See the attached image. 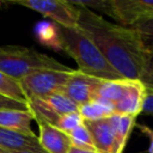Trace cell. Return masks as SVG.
Segmentation results:
<instances>
[{
  "instance_id": "cell-1",
  "label": "cell",
  "mask_w": 153,
  "mask_h": 153,
  "mask_svg": "<svg viewBox=\"0 0 153 153\" xmlns=\"http://www.w3.org/2000/svg\"><path fill=\"white\" fill-rule=\"evenodd\" d=\"M78 7V26L94 42L111 67L122 79L141 80L152 57L142 36L133 27L110 23L97 12Z\"/></svg>"
},
{
  "instance_id": "cell-2",
  "label": "cell",
  "mask_w": 153,
  "mask_h": 153,
  "mask_svg": "<svg viewBox=\"0 0 153 153\" xmlns=\"http://www.w3.org/2000/svg\"><path fill=\"white\" fill-rule=\"evenodd\" d=\"M61 27V26H60ZM63 50L78 65V71L100 80H121L122 76L111 67L94 42L78 26L61 27Z\"/></svg>"
},
{
  "instance_id": "cell-3",
  "label": "cell",
  "mask_w": 153,
  "mask_h": 153,
  "mask_svg": "<svg viewBox=\"0 0 153 153\" xmlns=\"http://www.w3.org/2000/svg\"><path fill=\"white\" fill-rule=\"evenodd\" d=\"M41 69H68L54 57L20 45L0 47V72L20 80Z\"/></svg>"
},
{
  "instance_id": "cell-4",
  "label": "cell",
  "mask_w": 153,
  "mask_h": 153,
  "mask_svg": "<svg viewBox=\"0 0 153 153\" xmlns=\"http://www.w3.org/2000/svg\"><path fill=\"white\" fill-rule=\"evenodd\" d=\"M74 69H41L19 80L26 100L32 98L44 99L49 94L63 91Z\"/></svg>"
},
{
  "instance_id": "cell-5",
  "label": "cell",
  "mask_w": 153,
  "mask_h": 153,
  "mask_svg": "<svg viewBox=\"0 0 153 153\" xmlns=\"http://www.w3.org/2000/svg\"><path fill=\"white\" fill-rule=\"evenodd\" d=\"M8 5H18L36 11L54 20L61 27L75 29L79 23V7L71 1L65 0H16L8 1Z\"/></svg>"
},
{
  "instance_id": "cell-6",
  "label": "cell",
  "mask_w": 153,
  "mask_h": 153,
  "mask_svg": "<svg viewBox=\"0 0 153 153\" xmlns=\"http://www.w3.org/2000/svg\"><path fill=\"white\" fill-rule=\"evenodd\" d=\"M120 25L133 26L137 22L153 17V0H110V12Z\"/></svg>"
},
{
  "instance_id": "cell-7",
  "label": "cell",
  "mask_w": 153,
  "mask_h": 153,
  "mask_svg": "<svg viewBox=\"0 0 153 153\" xmlns=\"http://www.w3.org/2000/svg\"><path fill=\"white\" fill-rule=\"evenodd\" d=\"M100 82V79L90 76L79 72L78 69H74L71 79L63 88V92L80 108L81 105L96 99L97 90Z\"/></svg>"
},
{
  "instance_id": "cell-8",
  "label": "cell",
  "mask_w": 153,
  "mask_h": 153,
  "mask_svg": "<svg viewBox=\"0 0 153 153\" xmlns=\"http://www.w3.org/2000/svg\"><path fill=\"white\" fill-rule=\"evenodd\" d=\"M146 96L147 88L141 80H128L122 97L114 105L115 114L137 117L142 112Z\"/></svg>"
},
{
  "instance_id": "cell-9",
  "label": "cell",
  "mask_w": 153,
  "mask_h": 153,
  "mask_svg": "<svg viewBox=\"0 0 153 153\" xmlns=\"http://www.w3.org/2000/svg\"><path fill=\"white\" fill-rule=\"evenodd\" d=\"M38 124V142L47 153H68L72 147L69 135L43 121L36 120Z\"/></svg>"
},
{
  "instance_id": "cell-10",
  "label": "cell",
  "mask_w": 153,
  "mask_h": 153,
  "mask_svg": "<svg viewBox=\"0 0 153 153\" xmlns=\"http://www.w3.org/2000/svg\"><path fill=\"white\" fill-rule=\"evenodd\" d=\"M84 123L91 133L98 153H117L115 133L109 117L99 121H84Z\"/></svg>"
},
{
  "instance_id": "cell-11",
  "label": "cell",
  "mask_w": 153,
  "mask_h": 153,
  "mask_svg": "<svg viewBox=\"0 0 153 153\" xmlns=\"http://www.w3.org/2000/svg\"><path fill=\"white\" fill-rule=\"evenodd\" d=\"M32 114L29 110L5 109L0 110V127L29 136H36L31 129Z\"/></svg>"
},
{
  "instance_id": "cell-12",
  "label": "cell",
  "mask_w": 153,
  "mask_h": 153,
  "mask_svg": "<svg viewBox=\"0 0 153 153\" xmlns=\"http://www.w3.org/2000/svg\"><path fill=\"white\" fill-rule=\"evenodd\" d=\"M33 32L37 41L41 44L56 51L63 50L62 32H61V27L57 24L50 23L48 20L39 22L35 25Z\"/></svg>"
},
{
  "instance_id": "cell-13",
  "label": "cell",
  "mask_w": 153,
  "mask_h": 153,
  "mask_svg": "<svg viewBox=\"0 0 153 153\" xmlns=\"http://www.w3.org/2000/svg\"><path fill=\"white\" fill-rule=\"evenodd\" d=\"M0 147L6 149H42L38 137L24 135L0 127Z\"/></svg>"
},
{
  "instance_id": "cell-14",
  "label": "cell",
  "mask_w": 153,
  "mask_h": 153,
  "mask_svg": "<svg viewBox=\"0 0 153 153\" xmlns=\"http://www.w3.org/2000/svg\"><path fill=\"white\" fill-rule=\"evenodd\" d=\"M109 120L114 128L117 153H123L127 141L129 139V135H130L133 128L136 126V117L114 114L112 116L109 117Z\"/></svg>"
},
{
  "instance_id": "cell-15",
  "label": "cell",
  "mask_w": 153,
  "mask_h": 153,
  "mask_svg": "<svg viewBox=\"0 0 153 153\" xmlns=\"http://www.w3.org/2000/svg\"><path fill=\"white\" fill-rule=\"evenodd\" d=\"M79 112L82 116L84 121H99L103 118H108L115 114L114 105L102 99H94L81 105L79 108Z\"/></svg>"
},
{
  "instance_id": "cell-16",
  "label": "cell",
  "mask_w": 153,
  "mask_h": 153,
  "mask_svg": "<svg viewBox=\"0 0 153 153\" xmlns=\"http://www.w3.org/2000/svg\"><path fill=\"white\" fill-rule=\"evenodd\" d=\"M26 103H27V110L32 114L35 121L39 120L54 127L57 124V121L61 116L51 109V106L45 102V99L32 98V99H27Z\"/></svg>"
},
{
  "instance_id": "cell-17",
  "label": "cell",
  "mask_w": 153,
  "mask_h": 153,
  "mask_svg": "<svg viewBox=\"0 0 153 153\" xmlns=\"http://www.w3.org/2000/svg\"><path fill=\"white\" fill-rule=\"evenodd\" d=\"M127 81L126 79H121V80H102L98 90H97V96L96 99H102L105 102L111 103L112 105H115L116 102L120 100V98L122 97L126 86H127Z\"/></svg>"
},
{
  "instance_id": "cell-18",
  "label": "cell",
  "mask_w": 153,
  "mask_h": 153,
  "mask_svg": "<svg viewBox=\"0 0 153 153\" xmlns=\"http://www.w3.org/2000/svg\"><path fill=\"white\" fill-rule=\"evenodd\" d=\"M45 102L51 106V109L59 114L60 116L69 114V112H78L79 111V105L74 103L63 91H57L48 97L44 98Z\"/></svg>"
},
{
  "instance_id": "cell-19",
  "label": "cell",
  "mask_w": 153,
  "mask_h": 153,
  "mask_svg": "<svg viewBox=\"0 0 153 153\" xmlns=\"http://www.w3.org/2000/svg\"><path fill=\"white\" fill-rule=\"evenodd\" d=\"M0 94L16 100L26 102V97L19 80L11 78L2 72H0Z\"/></svg>"
},
{
  "instance_id": "cell-20",
  "label": "cell",
  "mask_w": 153,
  "mask_h": 153,
  "mask_svg": "<svg viewBox=\"0 0 153 153\" xmlns=\"http://www.w3.org/2000/svg\"><path fill=\"white\" fill-rule=\"evenodd\" d=\"M68 135H69V139L72 141V146L78 147V148H82V149L96 151L94 145H93V140H92V136H91V133L87 129V127L85 126V123L79 126L76 129L72 130Z\"/></svg>"
},
{
  "instance_id": "cell-21",
  "label": "cell",
  "mask_w": 153,
  "mask_h": 153,
  "mask_svg": "<svg viewBox=\"0 0 153 153\" xmlns=\"http://www.w3.org/2000/svg\"><path fill=\"white\" fill-rule=\"evenodd\" d=\"M84 124V118L82 116L80 115V112H69V114H66V115H62L59 121H57V124L55 126L57 129L62 130L63 133L66 134H69L72 130L76 129L79 126Z\"/></svg>"
},
{
  "instance_id": "cell-22",
  "label": "cell",
  "mask_w": 153,
  "mask_h": 153,
  "mask_svg": "<svg viewBox=\"0 0 153 153\" xmlns=\"http://www.w3.org/2000/svg\"><path fill=\"white\" fill-rule=\"evenodd\" d=\"M130 27L135 29L142 36L148 50L153 54V17L145 18Z\"/></svg>"
},
{
  "instance_id": "cell-23",
  "label": "cell",
  "mask_w": 153,
  "mask_h": 153,
  "mask_svg": "<svg viewBox=\"0 0 153 153\" xmlns=\"http://www.w3.org/2000/svg\"><path fill=\"white\" fill-rule=\"evenodd\" d=\"M5 109H14V110H27V103L16 100L0 94V110Z\"/></svg>"
},
{
  "instance_id": "cell-24",
  "label": "cell",
  "mask_w": 153,
  "mask_h": 153,
  "mask_svg": "<svg viewBox=\"0 0 153 153\" xmlns=\"http://www.w3.org/2000/svg\"><path fill=\"white\" fill-rule=\"evenodd\" d=\"M141 81L143 82V85L146 86L147 90H152L153 91V54H152V57L149 60V63H148V67L141 79Z\"/></svg>"
},
{
  "instance_id": "cell-25",
  "label": "cell",
  "mask_w": 153,
  "mask_h": 153,
  "mask_svg": "<svg viewBox=\"0 0 153 153\" xmlns=\"http://www.w3.org/2000/svg\"><path fill=\"white\" fill-rule=\"evenodd\" d=\"M136 127L139 128V130L141 131V134H143L148 141H149V147H148V153H153V129L146 124H136Z\"/></svg>"
},
{
  "instance_id": "cell-26",
  "label": "cell",
  "mask_w": 153,
  "mask_h": 153,
  "mask_svg": "<svg viewBox=\"0 0 153 153\" xmlns=\"http://www.w3.org/2000/svg\"><path fill=\"white\" fill-rule=\"evenodd\" d=\"M142 112L147 116H153V91L152 90H147V96L145 99Z\"/></svg>"
},
{
  "instance_id": "cell-27",
  "label": "cell",
  "mask_w": 153,
  "mask_h": 153,
  "mask_svg": "<svg viewBox=\"0 0 153 153\" xmlns=\"http://www.w3.org/2000/svg\"><path fill=\"white\" fill-rule=\"evenodd\" d=\"M0 153H47L43 149H6L0 147Z\"/></svg>"
},
{
  "instance_id": "cell-28",
  "label": "cell",
  "mask_w": 153,
  "mask_h": 153,
  "mask_svg": "<svg viewBox=\"0 0 153 153\" xmlns=\"http://www.w3.org/2000/svg\"><path fill=\"white\" fill-rule=\"evenodd\" d=\"M68 153H98V152H96V151H88V149H82V148H78V147L72 146Z\"/></svg>"
}]
</instances>
